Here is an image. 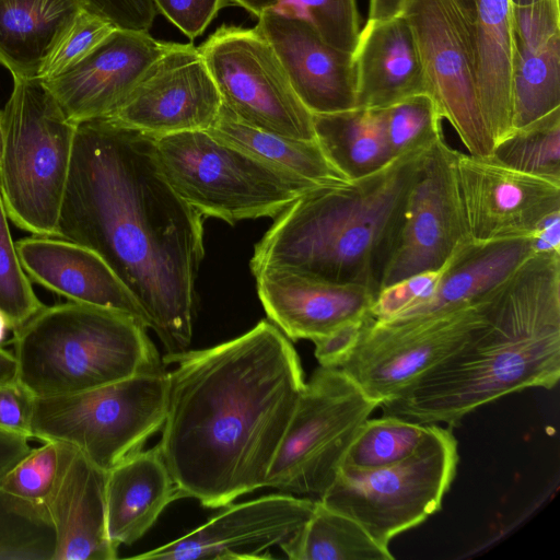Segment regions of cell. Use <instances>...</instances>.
<instances>
[{
    "mask_svg": "<svg viewBox=\"0 0 560 560\" xmlns=\"http://www.w3.org/2000/svg\"><path fill=\"white\" fill-rule=\"evenodd\" d=\"M454 156L455 150L444 138L427 151L408 191L380 291L408 277L442 269L470 241L458 198Z\"/></svg>",
    "mask_w": 560,
    "mask_h": 560,
    "instance_id": "cell-14",
    "label": "cell"
},
{
    "mask_svg": "<svg viewBox=\"0 0 560 560\" xmlns=\"http://www.w3.org/2000/svg\"><path fill=\"white\" fill-rule=\"evenodd\" d=\"M280 548L292 560H392L388 547L377 542L355 520L319 500L304 526Z\"/></svg>",
    "mask_w": 560,
    "mask_h": 560,
    "instance_id": "cell-30",
    "label": "cell"
},
{
    "mask_svg": "<svg viewBox=\"0 0 560 560\" xmlns=\"http://www.w3.org/2000/svg\"><path fill=\"white\" fill-rule=\"evenodd\" d=\"M30 438L0 428V481L32 450Z\"/></svg>",
    "mask_w": 560,
    "mask_h": 560,
    "instance_id": "cell-46",
    "label": "cell"
},
{
    "mask_svg": "<svg viewBox=\"0 0 560 560\" xmlns=\"http://www.w3.org/2000/svg\"><path fill=\"white\" fill-rule=\"evenodd\" d=\"M454 170L467 235L483 243L532 237L560 213V183L455 150Z\"/></svg>",
    "mask_w": 560,
    "mask_h": 560,
    "instance_id": "cell-15",
    "label": "cell"
},
{
    "mask_svg": "<svg viewBox=\"0 0 560 560\" xmlns=\"http://www.w3.org/2000/svg\"><path fill=\"white\" fill-rule=\"evenodd\" d=\"M9 329H12L11 324L5 314L2 311H0V345L5 339Z\"/></svg>",
    "mask_w": 560,
    "mask_h": 560,
    "instance_id": "cell-51",
    "label": "cell"
},
{
    "mask_svg": "<svg viewBox=\"0 0 560 560\" xmlns=\"http://www.w3.org/2000/svg\"><path fill=\"white\" fill-rule=\"evenodd\" d=\"M170 44L148 32L116 28L77 65L40 80L70 121L110 117Z\"/></svg>",
    "mask_w": 560,
    "mask_h": 560,
    "instance_id": "cell-18",
    "label": "cell"
},
{
    "mask_svg": "<svg viewBox=\"0 0 560 560\" xmlns=\"http://www.w3.org/2000/svg\"><path fill=\"white\" fill-rule=\"evenodd\" d=\"M62 463L61 442L45 441L32 448L0 481V489L35 504L45 505Z\"/></svg>",
    "mask_w": 560,
    "mask_h": 560,
    "instance_id": "cell-37",
    "label": "cell"
},
{
    "mask_svg": "<svg viewBox=\"0 0 560 560\" xmlns=\"http://www.w3.org/2000/svg\"><path fill=\"white\" fill-rule=\"evenodd\" d=\"M167 398L166 371L70 395L35 397L32 436L70 444L108 471L162 429Z\"/></svg>",
    "mask_w": 560,
    "mask_h": 560,
    "instance_id": "cell-8",
    "label": "cell"
},
{
    "mask_svg": "<svg viewBox=\"0 0 560 560\" xmlns=\"http://www.w3.org/2000/svg\"><path fill=\"white\" fill-rule=\"evenodd\" d=\"M160 166L174 190L202 217L229 224L276 218L319 185L267 164L207 131L156 137Z\"/></svg>",
    "mask_w": 560,
    "mask_h": 560,
    "instance_id": "cell-7",
    "label": "cell"
},
{
    "mask_svg": "<svg viewBox=\"0 0 560 560\" xmlns=\"http://www.w3.org/2000/svg\"><path fill=\"white\" fill-rule=\"evenodd\" d=\"M15 247L30 280L70 302L126 313L148 328L137 300L95 252L71 241L38 235L18 241Z\"/></svg>",
    "mask_w": 560,
    "mask_h": 560,
    "instance_id": "cell-22",
    "label": "cell"
},
{
    "mask_svg": "<svg viewBox=\"0 0 560 560\" xmlns=\"http://www.w3.org/2000/svg\"><path fill=\"white\" fill-rule=\"evenodd\" d=\"M35 396L18 380L0 384V428L33 439L31 419Z\"/></svg>",
    "mask_w": 560,
    "mask_h": 560,
    "instance_id": "cell-44",
    "label": "cell"
},
{
    "mask_svg": "<svg viewBox=\"0 0 560 560\" xmlns=\"http://www.w3.org/2000/svg\"><path fill=\"white\" fill-rule=\"evenodd\" d=\"M466 9L471 13L474 16V0H462Z\"/></svg>",
    "mask_w": 560,
    "mask_h": 560,
    "instance_id": "cell-53",
    "label": "cell"
},
{
    "mask_svg": "<svg viewBox=\"0 0 560 560\" xmlns=\"http://www.w3.org/2000/svg\"><path fill=\"white\" fill-rule=\"evenodd\" d=\"M369 314L345 323L327 335L313 340L314 354L319 365L329 368L341 365L358 343Z\"/></svg>",
    "mask_w": 560,
    "mask_h": 560,
    "instance_id": "cell-45",
    "label": "cell"
},
{
    "mask_svg": "<svg viewBox=\"0 0 560 560\" xmlns=\"http://www.w3.org/2000/svg\"><path fill=\"white\" fill-rule=\"evenodd\" d=\"M514 45L537 49L560 35L559 0L513 5Z\"/></svg>",
    "mask_w": 560,
    "mask_h": 560,
    "instance_id": "cell-40",
    "label": "cell"
},
{
    "mask_svg": "<svg viewBox=\"0 0 560 560\" xmlns=\"http://www.w3.org/2000/svg\"><path fill=\"white\" fill-rule=\"evenodd\" d=\"M234 5L242 7L256 18L269 10L280 8L287 0H231Z\"/></svg>",
    "mask_w": 560,
    "mask_h": 560,
    "instance_id": "cell-49",
    "label": "cell"
},
{
    "mask_svg": "<svg viewBox=\"0 0 560 560\" xmlns=\"http://www.w3.org/2000/svg\"><path fill=\"white\" fill-rule=\"evenodd\" d=\"M384 110L387 142L394 159L427 151L444 138L443 118L427 93L409 96Z\"/></svg>",
    "mask_w": 560,
    "mask_h": 560,
    "instance_id": "cell-35",
    "label": "cell"
},
{
    "mask_svg": "<svg viewBox=\"0 0 560 560\" xmlns=\"http://www.w3.org/2000/svg\"><path fill=\"white\" fill-rule=\"evenodd\" d=\"M458 464L450 429L431 424L406 459L376 469L341 467L319 501L360 523L381 545L423 523L440 510Z\"/></svg>",
    "mask_w": 560,
    "mask_h": 560,
    "instance_id": "cell-9",
    "label": "cell"
},
{
    "mask_svg": "<svg viewBox=\"0 0 560 560\" xmlns=\"http://www.w3.org/2000/svg\"><path fill=\"white\" fill-rule=\"evenodd\" d=\"M357 107L386 108L427 93V81L412 28L400 12L368 20L353 52Z\"/></svg>",
    "mask_w": 560,
    "mask_h": 560,
    "instance_id": "cell-23",
    "label": "cell"
},
{
    "mask_svg": "<svg viewBox=\"0 0 560 560\" xmlns=\"http://www.w3.org/2000/svg\"><path fill=\"white\" fill-rule=\"evenodd\" d=\"M532 254V237L483 243L468 241L443 267L432 293L389 320L436 316L476 305Z\"/></svg>",
    "mask_w": 560,
    "mask_h": 560,
    "instance_id": "cell-24",
    "label": "cell"
},
{
    "mask_svg": "<svg viewBox=\"0 0 560 560\" xmlns=\"http://www.w3.org/2000/svg\"><path fill=\"white\" fill-rule=\"evenodd\" d=\"M147 329L109 308L44 306L13 330L16 380L35 397H54L166 371Z\"/></svg>",
    "mask_w": 560,
    "mask_h": 560,
    "instance_id": "cell-5",
    "label": "cell"
},
{
    "mask_svg": "<svg viewBox=\"0 0 560 560\" xmlns=\"http://www.w3.org/2000/svg\"><path fill=\"white\" fill-rule=\"evenodd\" d=\"M116 27L84 9L55 48L39 79H51L73 67L97 47Z\"/></svg>",
    "mask_w": 560,
    "mask_h": 560,
    "instance_id": "cell-39",
    "label": "cell"
},
{
    "mask_svg": "<svg viewBox=\"0 0 560 560\" xmlns=\"http://www.w3.org/2000/svg\"><path fill=\"white\" fill-rule=\"evenodd\" d=\"M18 377V363L13 353L0 347V384L10 383Z\"/></svg>",
    "mask_w": 560,
    "mask_h": 560,
    "instance_id": "cell-50",
    "label": "cell"
},
{
    "mask_svg": "<svg viewBox=\"0 0 560 560\" xmlns=\"http://www.w3.org/2000/svg\"><path fill=\"white\" fill-rule=\"evenodd\" d=\"M167 412L158 444L179 498L208 509L265 487L304 387L284 334L260 320L244 335L166 353Z\"/></svg>",
    "mask_w": 560,
    "mask_h": 560,
    "instance_id": "cell-2",
    "label": "cell"
},
{
    "mask_svg": "<svg viewBox=\"0 0 560 560\" xmlns=\"http://www.w3.org/2000/svg\"><path fill=\"white\" fill-rule=\"evenodd\" d=\"M315 139L347 180L369 176L395 160L390 153L384 108L313 114Z\"/></svg>",
    "mask_w": 560,
    "mask_h": 560,
    "instance_id": "cell-28",
    "label": "cell"
},
{
    "mask_svg": "<svg viewBox=\"0 0 560 560\" xmlns=\"http://www.w3.org/2000/svg\"><path fill=\"white\" fill-rule=\"evenodd\" d=\"M282 5L306 18L328 45L354 52L361 31L357 0H287Z\"/></svg>",
    "mask_w": 560,
    "mask_h": 560,
    "instance_id": "cell-38",
    "label": "cell"
},
{
    "mask_svg": "<svg viewBox=\"0 0 560 560\" xmlns=\"http://www.w3.org/2000/svg\"><path fill=\"white\" fill-rule=\"evenodd\" d=\"M420 54L428 94L468 153L489 156L493 140L478 88V59L471 13L462 0H405Z\"/></svg>",
    "mask_w": 560,
    "mask_h": 560,
    "instance_id": "cell-11",
    "label": "cell"
},
{
    "mask_svg": "<svg viewBox=\"0 0 560 560\" xmlns=\"http://www.w3.org/2000/svg\"><path fill=\"white\" fill-rule=\"evenodd\" d=\"M442 269L408 277L382 289L370 308L376 320H389L425 300L434 290Z\"/></svg>",
    "mask_w": 560,
    "mask_h": 560,
    "instance_id": "cell-41",
    "label": "cell"
},
{
    "mask_svg": "<svg viewBox=\"0 0 560 560\" xmlns=\"http://www.w3.org/2000/svg\"><path fill=\"white\" fill-rule=\"evenodd\" d=\"M155 139L113 117L78 122L57 237L101 256L166 353H179L192 338L203 224L166 179Z\"/></svg>",
    "mask_w": 560,
    "mask_h": 560,
    "instance_id": "cell-1",
    "label": "cell"
},
{
    "mask_svg": "<svg viewBox=\"0 0 560 560\" xmlns=\"http://www.w3.org/2000/svg\"><path fill=\"white\" fill-rule=\"evenodd\" d=\"M62 463L45 502L56 535L52 560H114L118 548L106 528V471L61 442Z\"/></svg>",
    "mask_w": 560,
    "mask_h": 560,
    "instance_id": "cell-21",
    "label": "cell"
},
{
    "mask_svg": "<svg viewBox=\"0 0 560 560\" xmlns=\"http://www.w3.org/2000/svg\"><path fill=\"white\" fill-rule=\"evenodd\" d=\"M55 549L45 505L0 489V560H52Z\"/></svg>",
    "mask_w": 560,
    "mask_h": 560,
    "instance_id": "cell-34",
    "label": "cell"
},
{
    "mask_svg": "<svg viewBox=\"0 0 560 560\" xmlns=\"http://www.w3.org/2000/svg\"><path fill=\"white\" fill-rule=\"evenodd\" d=\"M315 501L294 494H269L223 506L206 523L139 560L265 559L268 550L294 536L307 522Z\"/></svg>",
    "mask_w": 560,
    "mask_h": 560,
    "instance_id": "cell-17",
    "label": "cell"
},
{
    "mask_svg": "<svg viewBox=\"0 0 560 560\" xmlns=\"http://www.w3.org/2000/svg\"><path fill=\"white\" fill-rule=\"evenodd\" d=\"M212 138L319 186L346 182L316 140L289 138L250 127L223 104L209 129Z\"/></svg>",
    "mask_w": 560,
    "mask_h": 560,
    "instance_id": "cell-29",
    "label": "cell"
},
{
    "mask_svg": "<svg viewBox=\"0 0 560 560\" xmlns=\"http://www.w3.org/2000/svg\"><path fill=\"white\" fill-rule=\"evenodd\" d=\"M487 323L395 398L384 415L457 425L477 408L560 378V253H534L483 299Z\"/></svg>",
    "mask_w": 560,
    "mask_h": 560,
    "instance_id": "cell-3",
    "label": "cell"
},
{
    "mask_svg": "<svg viewBox=\"0 0 560 560\" xmlns=\"http://www.w3.org/2000/svg\"><path fill=\"white\" fill-rule=\"evenodd\" d=\"M490 156L509 168L560 183V108L513 129Z\"/></svg>",
    "mask_w": 560,
    "mask_h": 560,
    "instance_id": "cell-33",
    "label": "cell"
},
{
    "mask_svg": "<svg viewBox=\"0 0 560 560\" xmlns=\"http://www.w3.org/2000/svg\"><path fill=\"white\" fill-rule=\"evenodd\" d=\"M2 138H3V109H0V155L2 149Z\"/></svg>",
    "mask_w": 560,
    "mask_h": 560,
    "instance_id": "cell-52",
    "label": "cell"
},
{
    "mask_svg": "<svg viewBox=\"0 0 560 560\" xmlns=\"http://www.w3.org/2000/svg\"><path fill=\"white\" fill-rule=\"evenodd\" d=\"M178 498L176 483L158 445L120 462L106 471L105 510L109 539L117 547L132 545Z\"/></svg>",
    "mask_w": 560,
    "mask_h": 560,
    "instance_id": "cell-25",
    "label": "cell"
},
{
    "mask_svg": "<svg viewBox=\"0 0 560 560\" xmlns=\"http://www.w3.org/2000/svg\"><path fill=\"white\" fill-rule=\"evenodd\" d=\"M222 107L198 49L171 43L110 117L155 137L206 131Z\"/></svg>",
    "mask_w": 560,
    "mask_h": 560,
    "instance_id": "cell-16",
    "label": "cell"
},
{
    "mask_svg": "<svg viewBox=\"0 0 560 560\" xmlns=\"http://www.w3.org/2000/svg\"><path fill=\"white\" fill-rule=\"evenodd\" d=\"M82 0H0V63L36 79L77 16Z\"/></svg>",
    "mask_w": 560,
    "mask_h": 560,
    "instance_id": "cell-26",
    "label": "cell"
},
{
    "mask_svg": "<svg viewBox=\"0 0 560 560\" xmlns=\"http://www.w3.org/2000/svg\"><path fill=\"white\" fill-rule=\"evenodd\" d=\"M255 27L273 48L292 89L312 114L357 107L353 54L325 43L311 22L288 5L261 14Z\"/></svg>",
    "mask_w": 560,
    "mask_h": 560,
    "instance_id": "cell-19",
    "label": "cell"
},
{
    "mask_svg": "<svg viewBox=\"0 0 560 560\" xmlns=\"http://www.w3.org/2000/svg\"><path fill=\"white\" fill-rule=\"evenodd\" d=\"M376 407L339 368L319 365L304 384L265 487L319 500Z\"/></svg>",
    "mask_w": 560,
    "mask_h": 560,
    "instance_id": "cell-10",
    "label": "cell"
},
{
    "mask_svg": "<svg viewBox=\"0 0 560 560\" xmlns=\"http://www.w3.org/2000/svg\"><path fill=\"white\" fill-rule=\"evenodd\" d=\"M222 104L267 132L316 140L313 114L300 101L269 42L256 28L222 25L198 47Z\"/></svg>",
    "mask_w": 560,
    "mask_h": 560,
    "instance_id": "cell-12",
    "label": "cell"
},
{
    "mask_svg": "<svg viewBox=\"0 0 560 560\" xmlns=\"http://www.w3.org/2000/svg\"><path fill=\"white\" fill-rule=\"evenodd\" d=\"M430 427L389 415L366 419L351 442L341 467L369 470L399 463L419 448Z\"/></svg>",
    "mask_w": 560,
    "mask_h": 560,
    "instance_id": "cell-32",
    "label": "cell"
},
{
    "mask_svg": "<svg viewBox=\"0 0 560 560\" xmlns=\"http://www.w3.org/2000/svg\"><path fill=\"white\" fill-rule=\"evenodd\" d=\"M158 13H162L190 40L200 36L218 12L231 0H153Z\"/></svg>",
    "mask_w": 560,
    "mask_h": 560,
    "instance_id": "cell-42",
    "label": "cell"
},
{
    "mask_svg": "<svg viewBox=\"0 0 560 560\" xmlns=\"http://www.w3.org/2000/svg\"><path fill=\"white\" fill-rule=\"evenodd\" d=\"M487 323L483 300L454 312L406 320L370 314L339 369L378 407L458 351Z\"/></svg>",
    "mask_w": 560,
    "mask_h": 560,
    "instance_id": "cell-13",
    "label": "cell"
},
{
    "mask_svg": "<svg viewBox=\"0 0 560 560\" xmlns=\"http://www.w3.org/2000/svg\"><path fill=\"white\" fill-rule=\"evenodd\" d=\"M535 1H538V0H511L513 5H525V4L533 3Z\"/></svg>",
    "mask_w": 560,
    "mask_h": 560,
    "instance_id": "cell-54",
    "label": "cell"
},
{
    "mask_svg": "<svg viewBox=\"0 0 560 560\" xmlns=\"http://www.w3.org/2000/svg\"><path fill=\"white\" fill-rule=\"evenodd\" d=\"M474 25L479 101L495 144L513 131L511 84L514 26L511 0H474Z\"/></svg>",
    "mask_w": 560,
    "mask_h": 560,
    "instance_id": "cell-27",
    "label": "cell"
},
{
    "mask_svg": "<svg viewBox=\"0 0 560 560\" xmlns=\"http://www.w3.org/2000/svg\"><path fill=\"white\" fill-rule=\"evenodd\" d=\"M85 9L116 28L149 32L158 14L153 0H82Z\"/></svg>",
    "mask_w": 560,
    "mask_h": 560,
    "instance_id": "cell-43",
    "label": "cell"
},
{
    "mask_svg": "<svg viewBox=\"0 0 560 560\" xmlns=\"http://www.w3.org/2000/svg\"><path fill=\"white\" fill-rule=\"evenodd\" d=\"M511 100L513 129L560 108V35L537 49L514 45Z\"/></svg>",
    "mask_w": 560,
    "mask_h": 560,
    "instance_id": "cell-31",
    "label": "cell"
},
{
    "mask_svg": "<svg viewBox=\"0 0 560 560\" xmlns=\"http://www.w3.org/2000/svg\"><path fill=\"white\" fill-rule=\"evenodd\" d=\"M75 129L39 78L13 79L3 108L0 192L14 225L33 235L57 237Z\"/></svg>",
    "mask_w": 560,
    "mask_h": 560,
    "instance_id": "cell-6",
    "label": "cell"
},
{
    "mask_svg": "<svg viewBox=\"0 0 560 560\" xmlns=\"http://www.w3.org/2000/svg\"><path fill=\"white\" fill-rule=\"evenodd\" d=\"M427 151L397 158L369 176L304 194L275 218L255 245L253 275L281 268L359 284L377 295L408 191Z\"/></svg>",
    "mask_w": 560,
    "mask_h": 560,
    "instance_id": "cell-4",
    "label": "cell"
},
{
    "mask_svg": "<svg viewBox=\"0 0 560 560\" xmlns=\"http://www.w3.org/2000/svg\"><path fill=\"white\" fill-rule=\"evenodd\" d=\"M266 314L287 338L315 340L364 317L376 295L359 284L332 283L281 268L254 275Z\"/></svg>",
    "mask_w": 560,
    "mask_h": 560,
    "instance_id": "cell-20",
    "label": "cell"
},
{
    "mask_svg": "<svg viewBox=\"0 0 560 560\" xmlns=\"http://www.w3.org/2000/svg\"><path fill=\"white\" fill-rule=\"evenodd\" d=\"M44 306L20 264L0 192V311L5 314L14 330Z\"/></svg>",
    "mask_w": 560,
    "mask_h": 560,
    "instance_id": "cell-36",
    "label": "cell"
},
{
    "mask_svg": "<svg viewBox=\"0 0 560 560\" xmlns=\"http://www.w3.org/2000/svg\"><path fill=\"white\" fill-rule=\"evenodd\" d=\"M532 241L534 253H560V213L549 218Z\"/></svg>",
    "mask_w": 560,
    "mask_h": 560,
    "instance_id": "cell-47",
    "label": "cell"
},
{
    "mask_svg": "<svg viewBox=\"0 0 560 560\" xmlns=\"http://www.w3.org/2000/svg\"><path fill=\"white\" fill-rule=\"evenodd\" d=\"M405 0H370L369 20H385L399 14Z\"/></svg>",
    "mask_w": 560,
    "mask_h": 560,
    "instance_id": "cell-48",
    "label": "cell"
}]
</instances>
